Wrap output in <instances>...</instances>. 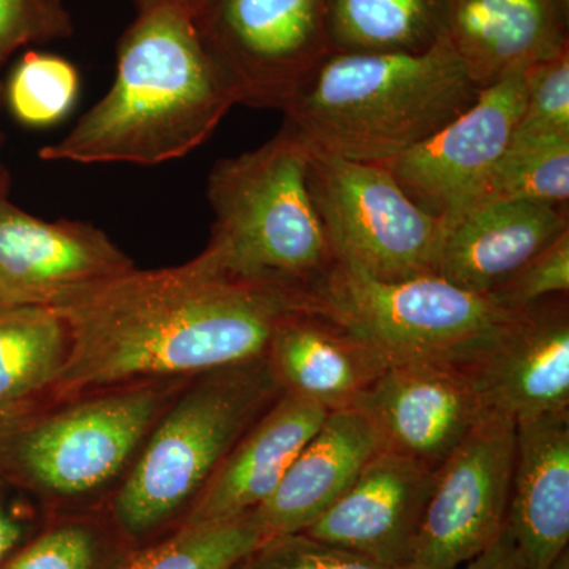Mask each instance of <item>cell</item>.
Instances as JSON below:
<instances>
[{
    "mask_svg": "<svg viewBox=\"0 0 569 569\" xmlns=\"http://www.w3.org/2000/svg\"><path fill=\"white\" fill-rule=\"evenodd\" d=\"M306 309L309 296L242 282L206 252L173 268H133L56 309L70 353L52 402L260 358L280 323Z\"/></svg>",
    "mask_w": 569,
    "mask_h": 569,
    "instance_id": "cell-1",
    "label": "cell"
},
{
    "mask_svg": "<svg viewBox=\"0 0 569 569\" xmlns=\"http://www.w3.org/2000/svg\"><path fill=\"white\" fill-rule=\"evenodd\" d=\"M236 100L206 50L193 14L173 7L140 11L118 44L110 92L43 160L160 164L203 144Z\"/></svg>",
    "mask_w": 569,
    "mask_h": 569,
    "instance_id": "cell-2",
    "label": "cell"
},
{
    "mask_svg": "<svg viewBox=\"0 0 569 569\" xmlns=\"http://www.w3.org/2000/svg\"><path fill=\"white\" fill-rule=\"evenodd\" d=\"M479 86L447 37L421 54L331 52L283 108L307 149L385 163L477 102Z\"/></svg>",
    "mask_w": 569,
    "mask_h": 569,
    "instance_id": "cell-3",
    "label": "cell"
},
{
    "mask_svg": "<svg viewBox=\"0 0 569 569\" xmlns=\"http://www.w3.org/2000/svg\"><path fill=\"white\" fill-rule=\"evenodd\" d=\"M282 392L266 355L187 381L107 505L134 548L182 526L217 468Z\"/></svg>",
    "mask_w": 569,
    "mask_h": 569,
    "instance_id": "cell-4",
    "label": "cell"
},
{
    "mask_svg": "<svg viewBox=\"0 0 569 569\" xmlns=\"http://www.w3.org/2000/svg\"><path fill=\"white\" fill-rule=\"evenodd\" d=\"M307 162L305 142L280 129L212 168L213 223L203 252L228 276L310 298L328 274L336 254L310 197Z\"/></svg>",
    "mask_w": 569,
    "mask_h": 569,
    "instance_id": "cell-5",
    "label": "cell"
},
{
    "mask_svg": "<svg viewBox=\"0 0 569 569\" xmlns=\"http://www.w3.org/2000/svg\"><path fill=\"white\" fill-rule=\"evenodd\" d=\"M189 380L140 381L44 407L0 437V466L51 515L104 507Z\"/></svg>",
    "mask_w": 569,
    "mask_h": 569,
    "instance_id": "cell-6",
    "label": "cell"
},
{
    "mask_svg": "<svg viewBox=\"0 0 569 569\" xmlns=\"http://www.w3.org/2000/svg\"><path fill=\"white\" fill-rule=\"evenodd\" d=\"M312 310L383 356L389 365H460L516 312L490 295L438 276L380 280L336 258L312 291Z\"/></svg>",
    "mask_w": 569,
    "mask_h": 569,
    "instance_id": "cell-7",
    "label": "cell"
},
{
    "mask_svg": "<svg viewBox=\"0 0 569 569\" xmlns=\"http://www.w3.org/2000/svg\"><path fill=\"white\" fill-rule=\"evenodd\" d=\"M307 151V186L336 258L380 280L436 276L443 223L385 164Z\"/></svg>",
    "mask_w": 569,
    "mask_h": 569,
    "instance_id": "cell-8",
    "label": "cell"
},
{
    "mask_svg": "<svg viewBox=\"0 0 569 569\" xmlns=\"http://www.w3.org/2000/svg\"><path fill=\"white\" fill-rule=\"evenodd\" d=\"M193 20L236 104L282 111L332 52L326 0H208Z\"/></svg>",
    "mask_w": 569,
    "mask_h": 569,
    "instance_id": "cell-9",
    "label": "cell"
},
{
    "mask_svg": "<svg viewBox=\"0 0 569 569\" xmlns=\"http://www.w3.org/2000/svg\"><path fill=\"white\" fill-rule=\"evenodd\" d=\"M516 422L485 415L437 471L410 569H459L507 529Z\"/></svg>",
    "mask_w": 569,
    "mask_h": 569,
    "instance_id": "cell-10",
    "label": "cell"
},
{
    "mask_svg": "<svg viewBox=\"0 0 569 569\" xmlns=\"http://www.w3.org/2000/svg\"><path fill=\"white\" fill-rule=\"evenodd\" d=\"M526 71L481 89L477 102L443 129L381 163L408 198L441 223L481 203L522 112Z\"/></svg>",
    "mask_w": 569,
    "mask_h": 569,
    "instance_id": "cell-11",
    "label": "cell"
},
{
    "mask_svg": "<svg viewBox=\"0 0 569 569\" xmlns=\"http://www.w3.org/2000/svg\"><path fill=\"white\" fill-rule=\"evenodd\" d=\"M458 367L486 415L519 422L569 410L568 295L519 310Z\"/></svg>",
    "mask_w": 569,
    "mask_h": 569,
    "instance_id": "cell-12",
    "label": "cell"
},
{
    "mask_svg": "<svg viewBox=\"0 0 569 569\" xmlns=\"http://www.w3.org/2000/svg\"><path fill=\"white\" fill-rule=\"evenodd\" d=\"M133 268L92 224L47 222L0 203V306L59 309Z\"/></svg>",
    "mask_w": 569,
    "mask_h": 569,
    "instance_id": "cell-13",
    "label": "cell"
},
{
    "mask_svg": "<svg viewBox=\"0 0 569 569\" xmlns=\"http://www.w3.org/2000/svg\"><path fill=\"white\" fill-rule=\"evenodd\" d=\"M381 451L438 470L485 417L473 385L448 362L389 366L356 399Z\"/></svg>",
    "mask_w": 569,
    "mask_h": 569,
    "instance_id": "cell-14",
    "label": "cell"
},
{
    "mask_svg": "<svg viewBox=\"0 0 569 569\" xmlns=\"http://www.w3.org/2000/svg\"><path fill=\"white\" fill-rule=\"evenodd\" d=\"M437 471L380 451L305 533L385 567L410 569Z\"/></svg>",
    "mask_w": 569,
    "mask_h": 569,
    "instance_id": "cell-15",
    "label": "cell"
},
{
    "mask_svg": "<svg viewBox=\"0 0 569 569\" xmlns=\"http://www.w3.org/2000/svg\"><path fill=\"white\" fill-rule=\"evenodd\" d=\"M447 39L486 89L569 50V0H449Z\"/></svg>",
    "mask_w": 569,
    "mask_h": 569,
    "instance_id": "cell-16",
    "label": "cell"
},
{
    "mask_svg": "<svg viewBox=\"0 0 569 569\" xmlns=\"http://www.w3.org/2000/svg\"><path fill=\"white\" fill-rule=\"evenodd\" d=\"M507 530L526 569H548L569 542V410L516 422Z\"/></svg>",
    "mask_w": 569,
    "mask_h": 569,
    "instance_id": "cell-17",
    "label": "cell"
},
{
    "mask_svg": "<svg viewBox=\"0 0 569 569\" xmlns=\"http://www.w3.org/2000/svg\"><path fill=\"white\" fill-rule=\"evenodd\" d=\"M565 231L568 209L526 201L475 206L443 224L436 276L490 295Z\"/></svg>",
    "mask_w": 569,
    "mask_h": 569,
    "instance_id": "cell-18",
    "label": "cell"
},
{
    "mask_svg": "<svg viewBox=\"0 0 569 569\" xmlns=\"http://www.w3.org/2000/svg\"><path fill=\"white\" fill-rule=\"evenodd\" d=\"M328 415L282 392L220 463L182 526L239 518L263 505Z\"/></svg>",
    "mask_w": 569,
    "mask_h": 569,
    "instance_id": "cell-19",
    "label": "cell"
},
{
    "mask_svg": "<svg viewBox=\"0 0 569 569\" xmlns=\"http://www.w3.org/2000/svg\"><path fill=\"white\" fill-rule=\"evenodd\" d=\"M380 451L365 415L356 408L331 411L288 468L274 493L253 509L266 537L309 529Z\"/></svg>",
    "mask_w": 569,
    "mask_h": 569,
    "instance_id": "cell-20",
    "label": "cell"
},
{
    "mask_svg": "<svg viewBox=\"0 0 569 569\" xmlns=\"http://www.w3.org/2000/svg\"><path fill=\"white\" fill-rule=\"evenodd\" d=\"M283 392L325 410L353 408L389 362L373 348L312 309L280 323L266 351Z\"/></svg>",
    "mask_w": 569,
    "mask_h": 569,
    "instance_id": "cell-21",
    "label": "cell"
},
{
    "mask_svg": "<svg viewBox=\"0 0 569 569\" xmlns=\"http://www.w3.org/2000/svg\"><path fill=\"white\" fill-rule=\"evenodd\" d=\"M69 353V326L58 310L0 306V411L52 406Z\"/></svg>",
    "mask_w": 569,
    "mask_h": 569,
    "instance_id": "cell-22",
    "label": "cell"
},
{
    "mask_svg": "<svg viewBox=\"0 0 569 569\" xmlns=\"http://www.w3.org/2000/svg\"><path fill=\"white\" fill-rule=\"evenodd\" d=\"M449 0H326L329 43L346 54H421L447 37Z\"/></svg>",
    "mask_w": 569,
    "mask_h": 569,
    "instance_id": "cell-23",
    "label": "cell"
},
{
    "mask_svg": "<svg viewBox=\"0 0 569 569\" xmlns=\"http://www.w3.org/2000/svg\"><path fill=\"white\" fill-rule=\"evenodd\" d=\"M134 549L104 505L54 512L0 569H118Z\"/></svg>",
    "mask_w": 569,
    "mask_h": 569,
    "instance_id": "cell-24",
    "label": "cell"
},
{
    "mask_svg": "<svg viewBox=\"0 0 569 569\" xmlns=\"http://www.w3.org/2000/svg\"><path fill=\"white\" fill-rule=\"evenodd\" d=\"M266 538L252 511L190 523L134 549L118 569H231Z\"/></svg>",
    "mask_w": 569,
    "mask_h": 569,
    "instance_id": "cell-25",
    "label": "cell"
},
{
    "mask_svg": "<svg viewBox=\"0 0 569 569\" xmlns=\"http://www.w3.org/2000/svg\"><path fill=\"white\" fill-rule=\"evenodd\" d=\"M500 201H526L568 209L569 142L535 148L508 146L479 204Z\"/></svg>",
    "mask_w": 569,
    "mask_h": 569,
    "instance_id": "cell-26",
    "label": "cell"
},
{
    "mask_svg": "<svg viewBox=\"0 0 569 569\" xmlns=\"http://www.w3.org/2000/svg\"><path fill=\"white\" fill-rule=\"evenodd\" d=\"M80 92L73 63L47 52H26L11 73L7 102L18 121L48 127L69 114Z\"/></svg>",
    "mask_w": 569,
    "mask_h": 569,
    "instance_id": "cell-27",
    "label": "cell"
},
{
    "mask_svg": "<svg viewBox=\"0 0 569 569\" xmlns=\"http://www.w3.org/2000/svg\"><path fill=\"white\" fill-rule=\"evenodd\" d=\"M526 102L509 148L569 142V50L526 71Z\"/></svg>",
    "mask_w": 569,
    "mask_h": 569,
    "instance_id": "cell-28",
    "label": "cell"
},
{
    "mask_svg": "<svg viewBox=\"0 0 569 569\" xmlns=\"http://www.w3.org/2000/svg\"><path fill=\"white\" fill-rule=\"evenodd\" d=\"M231 569H396L305 533L268 537Z\"/></svg>",
    "mask_w": 569,
    "mask_h": 569,
    "instance_id": "cell-29",
    "label": "cell"
},
{
    "mask_svg": "<svg viewBox=\"0 0 569 569\" xmlns=\"http://www.w3.org/2000/svg\"><path fill=\"white\" fill-rule=\"evenodd\" d=\"M569 291V231L520 266L490 293L509 312H519Z\"/></svg>",
    "mask_w": 569,
    "mask_h": 569,
    "instance_id": "cell-30",
    "label": "cell"
},
{
    "mask_svg": "<svg viewBox=\"0 0 569 569\" xmlns=\"http://www.w3.org/2000/svg\"><path fill=\"white\" fill-rule=\"evenodd\" d=\"M71 32L61 0H0V62L24 44L66 39Z\"/></svg>",
    "mask_w": 569,
    "mask_h": 569,
    "instance_id": "cell-31",
    "label": "cell"
},
{
    "mask_svg": "<svg viewBox=\"0 0 569 569\" xmlns=\"http://www.w3.org/2000/svg\"><path fill=\"white\" fill-rule=\"evenodd\" d=\"M50 516L51 512L0 466V565L28 542Z\"/></svg>",
    "mask_w": 569,
    "mask_h": 569,
    "instance_id": "cell-32",
    "label": "cell"
},
{
    "mask_svg": "<svg viewBox=\"0 0 569 569\" xmlns=\"http://www.w3.org/2000/svg\"><path fill=\"white\" fill-rule=\"evenodd\" d=\"M459 569H526L507 529L485 552Z\"/></svg>",
    "mask_w": 569,
    "mask_h": 569,
    "instance_id": "cell-33",
    "label": "cell"
},
{
    "mask_svg": "<svg viewBox=\"0 0 569 569\" xmlns=\"http://www.w3.org/2000/svg\"><path fill=\"white\" fill-rule=\"evenodd\" d=\"M138 6V10L146 11L152 9H159V7H173V9H181L189 11L193 17L197 11L204 6L208 0H134Z\"/></svg>",
    "mask_w": 569,
    "mask_h": 569,
    "instance_id": "cell-34",
    "label": "cell"
},
{
    "mask_svg": "<svg viewBox=\"0 0 569 569\" xmlns=\"http://www.w3.org/2000/svg\"><path fill=\"white\" fill-rule=\"evenodd\" d=\"M43 410V408H40ZM0 411V437L6 436L14 426L20 425L26 418L32 417L37 411Z\"/></svg>",
    "mask_w": 569,
    "mask_h": 569,
    "instance_id": "cell-35",
    "label": "cell"
},
{
    "mask_svg": "<svg viewBox=\"0 0 569 569\" xmlns=\"http://www.w3.org/2000/svg\"><path fill=\"white\" fill-rule=\"evenodd\" d=\"M548 569H569V549L557 557L556 561Z\"/></svg>",
    "mask_w": 569,
    "mask_h": 569,
    "instance_id": "cell-36",
    "label": "cell"
},
{
    "mask_svg": "<svg viewBox=\"0 0 569 569\" xmlns=\"http://www.w3.org/2000/svg\"><path fill=\"white\" fill-rule=\"evenodd\" d=\"M3 201V193H2V176H0V203Z\"/></svg>",
    "mask_w": 569,
    "mask_h": 569,
    "instance_id": "cell-37",
    "label": "cell"
}]
</instances>
